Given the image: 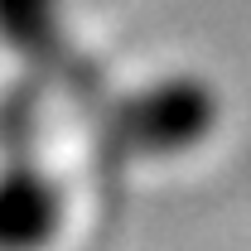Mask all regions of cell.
Masks as SVG:
<instances>
[{"instance_id": "6da1fadb", "label": "cell", "mask_w": 251, "mask_h": 251, "mask_svg": "<svg viewBox=\"0 0 251 251\" xmlns=\"http://www.w3.org/2000/svg\"><path fill=\"white\" fill-rule=\"evenodd\" d=\"M218 92L203 77H159L111 106L106 135L121 155L135 159H174L198 150L218 130Z\"/></svg>"}, {"instance_id": "7a4b0ae2", "label": "cell", "mask_w": 251, "mask_h": 251, "mask_svg": "<svg viewBox=\"0 0 251 251\" xmlns=\"http://www.w3.org/2000/svg\"><path fill=\"white\" fill-rule=\"evenodd\" d=\"M63 188L25 159L0 169V251H44L63 232Z\"/></svg>"}, {"instance_id": "3957f363", "label": "cell", "mask_w": 251, "mask_h": 251, "mask_svg": "<svg viewBox=\"0 0 251 251\" xmlns=\"http://www.w3.org/2000/svg\"><path fill=\"white\" fill-rule=\"evenodd\" d=\"M58 0H0V39L15 53H49L58 44Z\"/></svg>"}]
</instances>
